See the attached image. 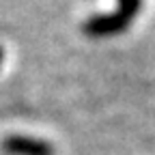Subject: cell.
<instances>
[{
	"label": "cell",
	"instance_id": "4",
	"mask_svg": "<svg viewBox=\"0 0 155 155\" xmlns=\"http://www.w3.org/2000/svg\"><path fill=\"white\" fill-rule=\"evenodd\" d=\"M2 58H5V50H2V45H0V65H2Z\"/></svg>",
	"mask_w": 155,
	"mask_h": 155
},
{
	"label": "cell",
	"instance_id": "1",
	"mask_svg": "<svg viewBox=\"0 0 155 155\" xmlns=\"http://www.w3.org/2000/svg\"><path fill=\"white\" fill-rule=\"evenodd\" d=\"M131 24V17L121 11H110V13H95L82 22V32L88 37H112L123 32Z\"/></svg>",
	"mask_w": 155,
	"mask_h": 155
},
{
	"label": "cell",
	"instance_id": "3",
	"mask_svg": "<svg viewBox=\"0 0 155 155\" xmlns=\"http://www.w3.org/2000/svg\"><path fill=\"white\" fill-rule=\"evenodd\" d=\"M140 7H142V0H119L116 11H121V13H125L134 19V15L140 11Z\"/></svg>",
	"mask_w": 155,
	"mask_h": 155
},
{
	"label": "cell",
	"instance_id": "2",
	"mask_svg": "<svg viewBox=\"0 0 155 155\" xmlns=\"http://www.w3.org/2000/svg\"><path fill=\"white\" fill-rule=\"evenodd\" d=\"M0 149L7 155H54L56 153L52 142L24 136V134H9L7 138H2Z\"/></svg>",
	"mask_w": 155,
	"mask_h": 155
}]
</instances>
